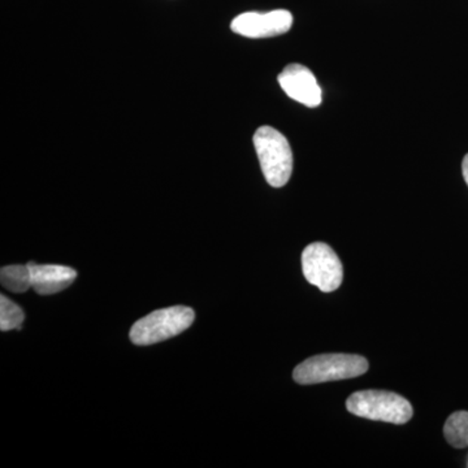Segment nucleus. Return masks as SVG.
<instances>
[{"instance_id":"423d86ee","label":"nucleus","mask_w":468,"mask_h":468,"mask_svg":"<svg viewBox=\"0 0 468 468\" xmlns=\"http://www.w3.org/2000/svg\"><path fill=\"white\" fill-rule=\"evenodd\" d=\"M292 16L286 9L266 12H245L230 24V29L248 38H270L291 30Z\"/></svg>"},{"instance_id":"20e7f679","label":"nucleus","mask_w":468,"mask_h":468,"mask_svg":"<svg viewBox=\"0 0 468 468\" xmlns=\"http://www.w3.org/2000/svg\"><path fill=\"white\" fill-rule=\"evenodd\" d=\"M196 320L190 307L174 306L156 310L138 320L131 329V340L138 346L162 343L186 331Z\"/></svg>"},{"instance_id":"0eeeda50","label":"nucleus","mask_w":468,"mask_h":468,"mask_svg":"<svg viewBox=\"0 0 468 468\" xmlns=\"http://www.w3.org/2000/svg\"><path fill=\"white\" fill-rule=\"evenodd\" d=\"M277 80L286 95L298 103L310 109L322 104V89L309 68L302 64H291L284 68Z\"/></svg>"},{"instance_id":"f8f14e48","label":"nucleus","mask_w":468,"mask_h":468,"mask_svg":"<svg viewBox=\"0 0 468 468\" xmlns=\"http://www.w3.org/2000/svg\"><path fill=\"white\" fill-rule=\"evenodd\" d=\"M462 172H463L464 181L468 185V154L464 156L463 163H462Z\"/></svg>"},{"instance_id":"9d476101","label":"nucleus","mask_w":468,"mask_h":468,"mask_svg":"<svg viewBox=\"0 0 468 468\" xmlns=\"http://www.w3.org/2000/svg\"><path fill=\"white\" fill-rule=\"evenodd\" d=\"M443 435L452 448H468V411L452 414L443 427Z\"/></svg>"},{"instance_id":"7ed1b4c3","label":"nucleus","mask_w":468,"mask_h":468,"mask_svg":"<svg viewBox=\"0 0 468 468\" xmlns=\"http://www.w3.org/2000/svg\"><path fill=\"white\" fill-rule=\"evenodd\" d=\"M346 408L356 417L393 424L408 423L414 415L408 399L387 390H360L351 394Z\"/></svg>"},{"instance_id":"f03ea898","label":"nucleus","mask_w":468,"mask_h":468,"mask_svg":"<svg viewBox=\"0 0 468 468\" xmlns=\"http://www.w3.org/2000/svg\"><path fill=\"white\" fill-rule=\"evenodd\" d=\"M252 140L267 183L273 187L284 186L292 172V153L285 135L272 126H261Z\"/></svg>"},{"instance_id":"1a4fd4ad","label":"nucleus","mask_w":468,"mask_h":468,"mask_svg":"<svg viewBox=\"0 0 468 468\" xmlns=\"http://www.w3.org/2000/svg\"><path fill=\"white\" fill-rule=\"evenodd\" d=\"M0 282L7 291L12 292H26L32 288V272L29 266L14 264L3 267L0 271Z\"/></svg>"},{"instance_id":"9b49d317","label":"nucleus","mask_w":468,"mask_h":468,"mask_svg":"<svg viewBox=\"0 0 468 468\" xmlns=\"http://www.w3.org/2000/svg\"><path fill=\"white\" fill-rule=\"evenodd\" d=\"M24 319H26V315L20 306L2 295L0 298V329L3 332L12 331V329L20 331Z\"/></svg>"},{"instance_id":"6e6552de","label":"nucleus","mask_w":468,"mask_h":468,"mask_svg":"<svg viewBox=\"0 0 468 468\" xmlns=\"http://www.w3.org/2000/svg\"><path fill=\"white\" fill-rule=\"evenodd\" d=\"M32 272V289L39 295H51L64 291L75 282L77 272L73 268L58 264H27Z\"/></svg>"},{"instance_id":"39448f33","label":"nucleus","mask_w":468,"mask_h":468,"mask_svg":"<svg viewBox=\"0 0 468 468\" xmlns=\"http://www.w3.org/2000/svg\"><path fill=\"white\" fill-rule=\"evenodd\" d=\"M302 271L310 284L324 292H335L343 284V264L331 246L314 242L302 252Z\"/></svg>"},{"instance_id":"f257e3e1","label":"nucleus","mask_w":468,"mask_h":468,"mask_svg":"<svg viewBox=\"0 0 468 468\" xmlns=\"http://www.w3.org/2000/svg\"><path fill=\"white\" fill-rule=\"evenodd\" d=\"M368 369L367 359L354 354H323L311 356L292 372L295 383L302 385L326 383L358 378Z\"/></svg>"}]
</instances>
